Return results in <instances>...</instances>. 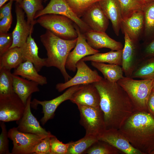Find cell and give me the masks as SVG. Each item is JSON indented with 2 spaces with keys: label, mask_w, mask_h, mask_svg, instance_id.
I'll return each instance as SVG.
<instances>
[{
  "label": "cell",
  "mask_w": 154,
  "mask_h": 154,
  "mask_svg": "<svg viewBox=\"0 0 154 154\" xmlns=\"http://www.w3.org/2000/svg\"><path fill=\"white\" fill-rule=\"evenodd\" d=\"M150 154H154V150Z\"/></svg>",
  "instance_id": "cell-47"
},
{
  "label": "cell",
  "mask_w": 154,
  "mask_h": 154,
  "mask_svg": "<svg viewBox=\"0 0 154 154\" xmlns=\"http://www.w3.org/2000/svg\"><path fill=\"white\" fill-rule=\"evenodd\" d=\"M117 83L127 94L135 111L149 112L147 102L154 86V80H136L124 76Z\"/></svg>",
  "instance_id": "cell-4"
},
{
  "label": "cell",
  "mask_w": 154,
  "mask_h": 154,
  "mask_svg": "<svg viewBox=\"0 0 154 154\" xmlns=\"http://www.w3.org/2000/svg\"><path fill=\"white\" fill-rule=\"evenodd\" d=\"M100 0H66L73 11L79 18L82 17L93 4Z\"/></svg>",
  "instance_id": "cell-34"
},
{
  "label": "cell",
  "mask_w": 154,
  "mask_h": 154,
  "mask_svg": "<svg viewBox=\"0 0 154 154\" xmlns=\"http://www.w3.org/2000/svg\"><path fill=\"white\" fill-rule=\"evenodd\" d=\"M40 39L46 51L45 66L57 68L65 82L71 78L66 71L65 64L69 53L76 44L77 38L70 40L63 39L46 30L45 33L40 36Z\"/></svg>",
  "instance_id": "cell-3"
},
{
  "label": "cell",
  "mask_w": 154,
  "mask_h": 154,
  "mask_svg": "<svg viewBox=\"0 0 154 154\" xmlns=\"http://www.w3.org/2000/svg\"><path fill=\"white\" fill-rule=\"evenodd\" d=\"M147 105L149 112L154 117V92L152 90L149 97Z\"/></svg>",
  "instance_id": "cell-43"
},
{
  "label": "cell",
  "mask_w": 154,
  "mask_h": 154,
  "mask_svg": "<svg viewBox=\"0 0 154 154\" xmlns=\"http://www.w3.org/2000/svg\"><path fill=\"white\" fill-rule=\"evenodd\" d=\"M13 1H10L6 4L0 8V19L8 17L11 15V9Z\"/></svg>",
  "instance_id": "cell-42"
},
{
  "label": "cell",
  "mask_w": 154,
  "mask_h": 154,
  "mask_svg": "<svg viewBox=\"0 0 154 154\" xmlns=\"http://www.w3.org/2000/svg\"><path fill=\"white\" fill-rule=\"evenodd\" d=\"M13 21L12 15L0 20V34L7 33L11 28Z\"/></svg>",
  "instance_id": "cell-41"
},
{
  "label": "cell",
  "mask_w": 154,
  "mask_h": 154,
  "mask_svg": "<svg viewBox=\"0 0 154 154\" xmlns=\"http://www.w3.org/2000/svg\"><path fill=\"white\" fill-rule=\"evenodd\" d=\"M91 64L101 72L104 79L110 82H117L124 76L120 66L94 61H91Z\"/></svg>",
  "instance_id": "cell-25"
},
{
  "label": "cell",
  "mask_w": 154,
  "mask_h": 154,
  "mask_svg": "<svg viewBox=\"0 0 154 154\" xmlns=\"http://www.w3.org/2000/svg\"><path fill=\"white\" fill-rule=\"evenodd\" d=\"M76 68L77 71L74 76L67 82L56 85V89L58 92H62L74 86L92 84L103 78L96 70H92L82 59L77 63Z\"/></svg>",
  "instance_id": "cell-9"
},
{
  "label": "cell",
  "mask_w": 154,
  "mask_h": 154,
  "mask_svg": "<svg viewBox=\"0 0 154 154\" xmlns=\"http://www.w3.org/2000/svg\"><path fill=\"white\" fill-rule=\"evenodd\" d=\"M123 153L108 143L98 140L84 153L88 154H119Z\"/></svg>",
  "instance_id": "cell-33"
},
{
  "label": "cell",
  "mask_w": 154,
  "mask_h": 154,
  "mask_svg": "<svg viewBox=\"0 0 154 154\" xmlns=\"http://www.w3.org/2000/svg\"><path fill=\"white\" fill-rule=\"evenodd\" d=\"M119 130L143 154L154 150V117L149 112L134 111Z\"/></svg>",
  "instance_id": "cell-2"
},
{
  "label": "cell",
  "mask_w": 154,
  "mask_h": 154,
  "mask_svg": "<svg viewBox=\"0 0 154 154\" xmlns=\"http://www.w3.org/2000/svg\"><path fill=\"white\" fill-rule=\"evenodd\" d=\"M13 74L35 82L41 86L47 83L46 77L39 74L34 64L29 61L21 63L15 69Z\"/></svg>",
  "instance_id": "cell-24"
},
{
  "label": "cell",
  "mask_w": 154,
  "mask_h": 154,
  "mask_svg": "<svg viewBox=\"0 0 154 154\" xmlns=\"http://www.w3.org/2000/svg\"><path fill=\"white\" fill-rule=\"evenodd\" d=\"M31 95L27 99L23 116L20 120L16 121L17 129L23 133L48 135L50 132L47 131L40 126L39 122L31 112Z\"/></svg>",
  "instance_id": "cell-17"
},
{
  "label": "cell",
  "mask_w": 154,
  "mask_h": 154,
  "mask_svg": "<svg viewBox=\"0 0 154 154\" xmlns=\"http://www.w3.org/2000/svg\"><path fill=\"white\" fill-rule=\"evenodd\" d=\"M16 23L12 33L13 43L9 49L15 47H21L26 42L33 27L25 19V12L19 4L16 2L15 6Z\"/></svg>",
  "instance_id": "cell-15"
},
{
  "label": "cell",
  "mask_w": 154,
  "mask_h": 154,
  "mask_svg": "<svg viewBox=\"0 0 154 154\" xmlns=\"http://www.w3.org/2000/svg\"><path fill=\"white\" fill-rule=\"evenodd\" d=\"M141 56L142 60L154 57V39L140 44Z\"/></svg>",
  "instance_id": "cell-40"
},
{
  "label": "cell",
  "mask_w": 154,
  "mask_h": 154,
  "mask_svg": "<svg viewBox=\"0 0 154 154\" xmlns=\"http://www.w3.org/2000/svg\"><path fill=\"white\" fill-rule=\"evenodd\" d=\"M26 105L15 92L0 96V121H17L23 116Z\"/></svg>",
  "instance_id": "cell-8"
},
{
  "label": "cell",
  "mask_w": 154,
  "mask_h": 154,
  "mask_svg": "<svg viewBox=\"0 0 154 154\" xmlns=\"http://www.w3.org/2000/svg\"><path fill=\"white\" fill-rule=\"evenodd\" d=\"M70 100L77 105L100 107L99 94L93 83L84 85L74 94Z\"/></svg>",
  "instance_id": "cell-20"
},
{
  "label": "cell",
  "mask_w": 154,
  "mask_h": 154,
  "mask_svg": "<svg viewBox=\"0 0 154 154\" xmlns=\"http://www.w3.org/2000/svg\"><path fill=\"white\" fill-rule=\"evenodd\" d=\"M48 0H43L44 2H46Z\"/></svg>",
  "instance_id": "cell-48"
},
{
  "label": "cell",
  "mask_w": 154,
  "mask_h": 154,
  "mask_svg": "<svg viewBox=\"0 0 154 154\" xmlns=\"http://www.w3.org/2000/svg\"><path fill=\"white\" fill-rule=\"evenodd\" d=\"M23 0H16V2L20 5L22 2Z\"/></svg>",
  "instance_id": "cell-46"
},
{
  "label": "cell",
  "mask_w": 154,
  "mask_h": 154,
  "mask_svg": "<svg viewBox=\"0 0 154 154\" xmlns=\"http://www.w3.org/2000/svg\"><path fill=\"white\" fill-rule=\"evenodd\" d=\"M82 18V20L94 31L105 32L109 25V19L98 2L91 6Z\"/></svg>",
  "instance_id": "cell-19"
},
{
  "label": "cell",
  "mask_w": 154,
  "mask_h": 154,
  "mask_svg": "<svg viewBox=\"0 0 154 154\" xmlns=\"http://www.w3.org/2000/svg\"><path fill=\"white\" fill-rule=\"evenodd\" d=\"M121 7L122 19L130 16L134 12L142 10L138 0H118Z\"/></svg>",
  "instance_id": "cell-35"
},
{
  "label": "cell",
  "mask_w": 154,
  "mask_h": 154,
  "mask_svg": "<svg viewBox=\"0 0 154 154\" xmlns=\"http://www.w3.org/2000/svg\"><path fill=\"white\" fill-rule=\"evenodd\" d=\"M122 50H111L109 52L96 53L93 55L86 56L82 60L84 61H91L106 63L121 66Z\"/></svg>",
  "instance_id": "cell-27"
},
{
  "label": "cell",
  "mask_w": 154,
  "mask_h": 154,
  "mask_svg": "<svg viewBox=\"0 0 154 154\" xmlns=\"http://www.w3.org/2000/svg\"><path fill=\"white\" fill-rule=\"evenodd\" d=\"M77 106L80 113V123L85 130V135L98 137L106 129L103 114L100 108Z\"/></svg>",
  "instance_id": "cell-6"
},
{
  "label": "cell",
  "mask_w": 154,
  "mask_h": 154,
  "mask_svg": "<svg viewBox=\"0 0 154 154\" xmlns=\"http://www.w3.org/2000/svg\"><path fill=\"white\" fill-rule=\"evenodd\" d=\"M43 0H23L19 5L25 13L27 17V21L33 27L36 24V20L34 18L36 13L44 8L42 4Z\"/></svg>",
  "instance_id": "cell-31"
},
{
  "label": "cell",
  "mask_w": 154,
  "mask_h": 154,
  "mask_svg": "<svg viewBox=\"0 0 154 154\" xmlns=\"http://www.w3.org/2000/svg\"><path fill=\"white\" fill-rule=\"evenodd\" d=\"M74 27L78 34L76 44L72 51L69 53L66 64V68L70 71H76L77 62L84 57L100 52L98 50L92 47L88 43L84 33L75 24Z\"/></svg>",
  "instance_id": "cell-13"
},
{
  "label": "cell",
  "mask_w": 154,
  "mask_h": 154,
  "mask_svg": "<svg viewBox=\"0 0 154 154\" xmlns=\"http://www.w3.org/2000/svg\"><path fill=\"white\" fill-rule=\"evenodd\" d=\"M144 28L142 40L146 42L154 39V1L143 6Z\"/></svg>",
  "instance_id": "cell-26"
},
{
  "label": "cell",
  "mask_w": 154,
  "mask_h": 154,
  "mask_svg": "<svg viewBox=\"0 0 154 154\" xmlns=\"http://www.w3.org/2000/svg\"><path fill=\"white\" fill-rule=\"evenodd\" d=\"M23 62L20 48H10L0 56V68L15 69Z\"/></svg>",
  "instance_id": "cell-28"
},
{
  "label": "cell",
  "mask_w": 154,
  "mask_h": 154,
  "mask_svg": "<svg viewBox=\"0 0 154 154\" xmlns=\"http://www.w3.org/2000/svg\"><path fill=\"white\" fill-rule=\"evenodd\" d=\"M93 84L99 94L100 108L103 114L106 129H119L135 111L129 97L117 82L103 78Z\"/></svg>",
  "instance_id": "cell-1"
},
{
  "label": "cell",
  "mask_w": 154,
  "mask_h": 154,
  "mask_svg": "<svg viewBox=\"0 0 154 154\" xmlns=\"http://www.w3.org/2000/svg\"><path fill=\"white\" fill-rule=\"evenodd\" d=\"M144 28V13L142 10L134 12L130 16L122 20L121 29L125 32L134 42L139 43L142 39Z\"/></svg>",
  "instance_id": "cell-16"
},
{
  "label": "cell",
  "mask_w": 154,
  "mask_h": 154,
  "mask_svg": "<svg viewBox=\"0 0 154 154\" xmlns=\"http://www.w3.org/2000/svg\"><path fill=\"white\" fill-rule=\"evenodd\" d=\"M142 7L153 1L154 0H138Z\"/></svg>",
  "instance_id": "cell-44"
},
{
  "label": "cell",
  "mask_w": 154,
  "mask_h": 154,
  "mask_svg": "<svg viewBox=\"0 0 154 154\" xmlns=\"http://www.w3.org/2000/svg\"><path fill=\"white\" fill-rule=\"evenodd\" d=\"M52 135L50 133L47 136L42 139L36 146L34 154H50V138Z\"/></svg>",
  "instance_id": "cell-38"
},
{
  "label": "cell",
  "mask_w": 154,
  "mask_h": 154,
  "mask_svg": "<svg viewBox=\"0 0 154 154\" xmlns=\"http://www.w3.org/2000/svg\"><path fill=\"white\" fill-rule=\"evenodd\" d=\"M31 32L25 43L20 48L24 62H32L38 72L45 66L46 58H41L38 55V47L32 38Z\"/></svg>",
  "instance_id": "cell-22"
},
{
  "label": "cell",
  "mask_w": 154,
  "mask_h": 154,
  "mask_svg": "<svg viewBox=\"0 0 154 154\" xmlns=\"http://www.w3.org/2000/svg\"><path fill=\"white\" fill-rule=\"evenodd\" d=\"M84 33L88 44L95 49L107 48L115 51L123 49L121 42L112 38L105 32L90 29Z\"/></svg>",
  "instance_id": "cell-18"
},
{
  "label": "cell",
  "mask_w": 154,
  "mask_h": 154,
  "mask_svg": "<svg viewBox=\"0 0 154 154\" xmlns=\"http://www.w3.org/2000/svg\"><path fill=\"white\" fill-rule=\"evenodd\" d=\"M98 140L106 142L125 154H143L134 148L127 138L118 129H106L98 137Z\"/></svg>",
  "instance_id": "cell-14"
},
{
  "label": "cell",
  "mask_w": 154,
  "mask_h": 154,
  "mask_svg": "<svg viewBox=\"0 0 154 154\" xmlns=\"http://www.w3.org/2000/svg\"><path fill=\"white\" fill-rule=\"evenodd\" d=\"M36 21L42 27L62 39L70 40L77 38L78 34L74 22L66 16L46 14L39 17Z\"/></svg>",
  "instance_id": "cell-5"
},
{
  "label": "cell",
  "mask_w": 154,
  "mask_h": 154,
  "mask_svg": "<svg viewBox=\"0 0 154 154\" xmlns=\"http://www.w3.org/2000/svg\"><path fill=\"white\" fill-rule=\"evenodd\" d=\"M152 90L154 92V86Z\"/></svg>",
  "instance_id": "cell-49"
},
{
  "label": "cell",
  "mask_w": 154,
  "mask_h": 154,
  "mask_svg": "<svg viewBox=\"0 0 154 154\" xmlns=\"http://www.w3.org/2000/svg\"><path fill=\"white\" fill-rule=\"evenodd\" d=\"M98 2L104 14L111 21L115 34L118 36L122 17L121 7L118 0H100Z\"/></svg>",
  "instance_id": "cell-21"
},
{
  "label": "cell",
  "mask_w": 154,
  "mask_h": 154,
  "mask_svg": "<svg viewBox=\"0 0 154 154\" xmlns=\"http://www.w3.org/2000/svg\"><path fill=\"white\" fill-rule=\"evenodd\" d=\"M49 14L61 15L68 18L78 26L83 33L91 29L74 13L66 0H50L45 8L36 13L35 19L42 15Z\"/></svg>",
  "instance_id": "cell-11"
},
{
  "label": "cell",
  "mask_w": 154,
  "mask_h": 154,
  "mask_svg": "<svg viewBox=\"0 0 154 154\" xmlns=\"http://www.w3.org/2000/svg\"><path fill=\"white\" fill-rule=\"evenodd\" d=\"M13 43L12 33L0 34V56L9 49Z\"/></svg>",
  "instance_id": "cell-39"
},
{
  "label": "cell",
  "mask_w": 154,
  "mask_h": 154,
  "mask_svg": "<svg viewBox=\"0 0 154 154\" xmlns=\"http://www.w3.org/2000/svg\"><path fill=\"white\" fill-rule=\"evenodd\" d=\"M14 93L13 88V74L11 70L0 68V96Z\"/></svg>",
  "instance_id": "cell-32"
},
{
  "label": "cell",
  "mask_w": 154,
  "mask_h": 154,
  "mask_svg": "<svg viewBox=\"0 0 154 154\" xmlns=\"http://www.w3.org/2000/svg\"><path fill=\"white\" fill-rule=\"evenodd\" d=\"M84 85H79L71 87L59 96L49 100L40 101L35 98L31 102V107L35 108L38 104L42 107L43 116L40 121L44 125L49 120L52 119L54 113L58 106L64 102L70 100L74 94L81 88Z\"/></svg>",
  "instance_id": "cell-12"
},
{
  "label": "cell",
  "mask_w": 154,
  "mask_h": 154,
  "mask_svg": "<svg viewBox=\"0 0 154 154\" xmlns=\"http://www.w3.org/2000/svg\"><path fill=\"white\" fill-rule=\"evenodd\" d=\"M1 131L0 135V154H11L9 151V141L6 125L0 121Z\"/></svg>",
  "instance_id": "cell-37"
},
{
  "label": "cell",
  "mask_w": 154,
  "mask_h": 154,
  "mask_svg": "<svg viewBox=\"0 0 154 154\" xmlns=\"http://www.w3.org/2000/svg\"><path fill=\"white\" fill-rule=\"evenodd\" d=\"M48 135L23 133L19 131L17 127L10 129L8 135L13 141L11 154H34L37 145Z\"/></svg>",
  "instance_id": "cell-7"
},
{
  "label": "cell",
  "mask_w": 154,
  "mask_h": 154,
  "mask_svg": "<svg viewBox=\"0 0 154 154\" xmlns=\"http://www.w3.org/2000/svg\"><path fill=\"white\" fill-rule=\"evenodd\" d=\"M130 77L143 80H154V57L143 59Z\"/></svg>",
  "instance_id": "cell-29"
},
{
  "label": "cell",
  "mask_w": 154,
  "mask_h": 154,
  "mask_svg": "<svg viewBox=\"0 0 154 154\" xmlns=\"http://www.w3.org/2000/svg\"><path fill=\"white\" fill-rule=\"evenodd\" d=\"M38 85L35 82L13 74L14 92L25 105L28 98L33 93L40 91Z\"/></svg>",
  "instance_id": "cell-23"
},
{
  "label": "cell",
  "mask_w": 154,
  "mask_h": 154,
  "mask_svg": "<svg viewBox=\"0 0 154 154\" xmlns=\"http://www.w3.org/2000/svg\"><path fill=\"white\" fill-rule=\"evenodd\" d=\"M98 137L93 135H85L76 141L69 142L67 154H82L93 143L98 140Z\"/></svg>",
  "instance_id": "cell-30"
},
{
  "label": "cell",
  "mask_w": 154,
  "mask_h": 154,
  "mask_svg": "<svg viewBox=\"0 0 154 154\" xmlns=\"http://www.w3.org/2000/svg\"><path fill=\"white\" fill-rule=\"evenodd\" d=\"M9 1H16V0H0V8L6 2Z\"/></svg>",
  "instance_id": "cell-45"
},
{
  "label": "cell",
  "mask_w": 154,
  "mask_h": 154,
  "mask_svg": "<svg viewBox=\"0 0 154 154\" xmlns=\"http://www.w3.org/2000/svg\"><path fill=\"white\" fill-rule=\"evenodd\" d=\"M50 154H67L69 143H63L53 135L50 137Z\"/></svg>",
  "instance_id": "cell-36"
},
{
  "label": "cell",
  "mask_w": 154,
  "mask_h": 154,
  "mask_svg": "<svg viewBox=\"0 0 154 154\" xmlns=\"http://www.w3.org/2000/svg\"><path fill=\"white\" fill-rule=\"evenodd\" d=\"M124 44L122 49L121 67L125 76L130 77L132 72L142 60L140 44L134 42L124 32Z\"/></svg>",
  "instance_id": "cell-10"
}]
</instances>
